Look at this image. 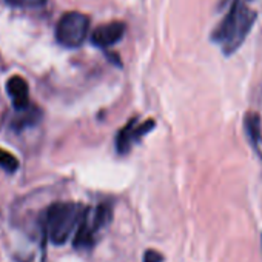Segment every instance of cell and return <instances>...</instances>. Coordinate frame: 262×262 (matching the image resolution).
<instances>
[{
    "mask_svg": "<svg viewBox=\"0 0 262 262\" xmlns=\"http://www.w3.org/2000/svg\"><path fill=\"white\" fill-rule=\"evenodd\" d=\"M110 221H111V211L106 205H99L94 210L85 208L76 228L74 247L79 250L90 248L94 244V236L97 230L105 227Z\"/></svg>",
    "mask_w": 262,
    "mask_h": 262,
    "instance_id": "obj_3",
    "label": "cell"
},
{
    "mask_svg": "<svg viewBox=\"0 0 262 262\" xmlns=\"http://www.w3.org/2000/svg\"><path fill=\"white\" fill-rule=\"evenodd\" d=\"M136 119L129 120L123 129H120V133L117 135V139H116V148L120 155H125L129 151L131 148V144L135 141H138L136 138V133H135V128H136Z\"/></svg>",
    "mask_w": 262,
    "mask_h": 262,
    "instance_id": "obj_8",
    "label": "cell"
},
{
    "mask_svg": "<svg viewBox=\"0 0 262 262\" xmlns=\"http://www.w3.org/2000/svg\"><path fill=\"white\" fill-rule=\"evenodd\" d=\"M17 111H19V117L13 122V126H14L16 129H19V128H27V126H33V125L37 123L39 119H40V111H39L36 106L28 105V106H25V108H22V110H17Z\"/></svg>",
    "mask_w": 262,
    "mask_h": 262,
    "instance_id": "obj_9",
    "label": "cell"
},
{
    "mask_svg": "<svg viewBox=\"0 0 262 262\" xmlns=\"http://www.w3.org/2000/svg\"><path fill=\"white\" fill-rule=\"evenodd\" d=\"M7 91L13 99V105L16 110H22L30 105V90L28 83L20 76H13L7 82Z\"/></svg>",
    "mask_w": 262,
    "mask_h": 262,
    "instance_id": "obj_6",
    "label": "cell"
},
{
    "mask_svg": "<svg viewBox=\"0 0 262 262\" xmlns=\"http://www.w3.org/2000/svg\"><path fill=\"white\" fill-rule=\"evenodd\" d=\"M83 207L74 202H56L45 214V227L50 241L54 245H62L68 241L71 233L83 214Z\"/></svg>",
    "mask_w": 262,
    "mask_h": 262,
    "instance_id": "obj_2",
    "label": "cell"
},
{
    "mask_svg": "<svg viewBox=\"0 0 262 262\" xmlns=\"http://www.w3.org/2000/svg\"><path fill=\"white\" fill-rule=\"evenodd\" d=\"M125 33V24L111 22L96 28L91 34V43L97 48H110L116 45Z\"/></svg>",
    "mask_w": 262,
    "mask_h": 262,
    "instance_id": "obj_5",
    "label": "cell"
},
{
    "mask_svg": "<svg viewBox=\"0 0 262 262\" xmlns=\"http://www.w3.org/2000/svg\"><path fill=\"white\" fill-rule=\"evenodd\" d=\"M5 2L14 8H39L43 7L48 0H5Z\"/></svg>",
    "mask_w": 262,
    "mask_h": 262,
    "instance_id": "obj_11",
    "label": "cell"
},
{
    "mask_svg": "<svg viewBox=\"0 0 262 262\" xmlns=\"http://www.w3.org/2000/svg\"><path fill=\"white\" fill-rule=\"evenodd\" d=\"M0 168H4V170L8 171V173L17 171V168H19V161H17V158H16L13 153L7 151V150H4V148H0Z\"/></svg>",
    "mask_w": 262,
    "mask_h": 262,
    "instance_id": "obj_10",
    "label": "cell"
},
{
    "mask_svg": "<svg viewBox=\"0 0 262 262\" xmlns=\"http://www.w3.org/2000/svg\"><path fill=\"white\" fill-rule=\"evenodd\" d=\"M164 260V256L156 251V250H147L145 251V256H144V262H162Z\"/></svg>",
    "mask_w": 262,
    "mask_h": 262,
    "instance_id": "obj_12",
    "label": "cell"
},
{
    "mask_svg": "<svg viewBox=\"0 0 262 262\" xmlns=\"http://www.w3.org/2000/svg\"><path fill=\"white\" fill-rule=\"evenodd\" d=\"M254 20L256 13L253 10H250L241 0H233L228 13L211 33V40L221 45L225 56H230L244 43Z\"/></svg>",
    "mask_w": 262,
    "mask_h": 262,
    "instance_id": "obj_1",
    "label": "cell"
},
{
    "mask_svg": "<svg viewBox=\"0 0 262 262\" xmlns=\"http://www.w3.org/2000/svg\"><path fill=\"white\" fill-rule=\"evenodd\" d=\"M244 126H245V133L251 142V145L259 150V145L262 142V126H260V116L254 111L247 113L244 119Z\"/></svg>",
    "mask_w": 262,
    "mask_h": 262,
    "instance_id": "obj_7",
    "label": "cell"
},
{
    "mask_svg": "<svg viewBox=\"0 0 262 262\" xmlns=\"http://www.w3.org/2000/svg\"><path fill=\"white\" fill-rule=\"evenodd\" d=\"M228 2H230V0H221V4H219V8H224L225 5H228ZM231 4V2H230Z\"/></svg>",
    "mask_w": 262,
    "mask_h": 262,
    "instance_id": "obj_13",
    "label": "cell"
},
{
    "mask_svg": "<svg viewBox=\"0 0 262 262\" xmlns=\"http://www.w3.org/2000/svg\"><path fill=\"white\" fill-rule=\"evenodd\" d=\"M90 20L85 14L70 11L60 17L56 27V39L65 48H79L88 36Z\"/></svg>",
    "mask_w": 262,
    "mask_h": 262,
    "instance_id": "obj_4",
    "label": "cell"
}]
</instances>
